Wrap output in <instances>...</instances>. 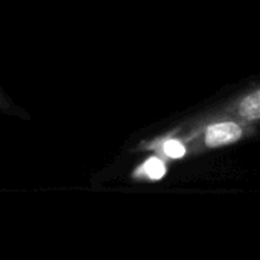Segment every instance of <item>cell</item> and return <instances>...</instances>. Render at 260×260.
I'll use <instances>...</instances> for the list:
<instances>
[{"instance_id":"cell-1","label":"cell","mask_w":260,"mask_h":260,"mask_svg":"<svg viewBox=\"0 0 260 260\" xmlns=\"http://www.w3.org/2000/svg\"><path fill=\"white\" fill-rule=\"evenodd\" d=\"M242 136V129L239 125L233 122H225V123H216L210 126L206 133V143L210 148L222 146L227 143H233L239 140Z\"/></svg>"},{"instance_id":"cell-2","label":"cell","mask_w":260,"mask_h":260,"mask_svg":"<svg viewBox=\"0 0 260 260\" xmlns=\"http://www.w3.org/2000/svg\"><path fill=\"white\" fill-rule=\"evenodd\" d=\"M241 113L242 116L248 119H259L260 116V91H254L248 98L244 99L241 104Z\"/></svg>"},{"instance_id":"cell-3","label":"cell","mask_w":260,"mask_h":260,"mask_svg":"<svg viewBox=\"0 0 260 260\" xmlns=\"http://www.w3.org/2000/svg\"><path fill=\"white\" fill-rule=\"evenodd\" d=\"M139 172H143L151 180H160L166 174V168H165V165H163L161 160H158V158H149Z\"/></svg>"},{"instance_id":"cell-4","label":"cell","mask_w":260,"mask_h":260,"mask_svg":"<svg viewBox=\"0 0 260 260\" xmlns=\"http://www.w3.org/2000/svg\"><path fill=\"white\" fill-rule=\"evenodd\" d=\"M165 154L171 158H181L186 154V148L178 140H168L165 143Z\"/></svg>"}]
</instances>
